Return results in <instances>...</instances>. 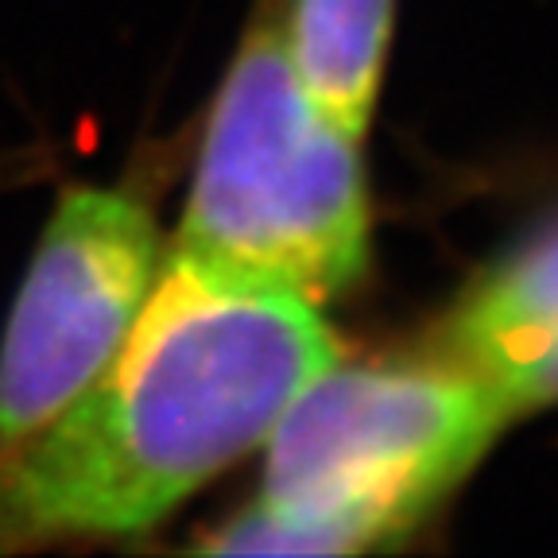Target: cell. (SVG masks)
Returning <instances> with one entry per match:
<instances>
[{"mask_svg": "<svg viewBox=\"0 0 558 558\" xmlns=\"http://www.w3.org/2000/svg\"><path fill=\"white\" fill-rule=\"evenodd\" d=\"M171 253L314 306L368 271L361 140L306 94L276 4L256 12L229 62Z\"/></svg>", "mask_w": 558, "mask_h": 558, "instance_id": "3", "label": "cell"}, {"mask_svg": "<svg viewBox=\"0 0 558 558\" xmlns=\"http://www.w3.org/2000/svg\"><path fill=\"white\" fill-rule=\"evenodd\" d=\"M333 357L323 306L167 248L113 361L0 453V555L159 523L264 446Z\"/></svg>", "mask_w": 558, "mask_h": 558, "instance_id": "1", "label": "cell"}, {"mask_svg": "<svg viewBox=\"0 0 558 558\" xmlns=\"http://www.w3.org/2000/svg\"><path fill=\"white\" fill-rule=\"evenodd\" d=\"M396 0H291L283 12L291 59L314 105L365 140L392 39Z\"/></svg>", "mask_w": 558, "mask_h": 558, "instance_id": "6", "label": "cell"}, {"mask_svg": "<svg viewBox=\"0 0 558 558\" xmlns=\"http://www.w3.org/2000/svg\"><path fill=\"white\" fill-rule=\"evenodd\" d=\"M163 253L136 194H59L0 341V453L51 423L113 361L156 288Z\"/></svg>", "mask_w": 558, "mask_h": 558, "instance_id": "4", "label": "cell"}, {"mask_svg": "<svg viewBox=\"0 0 558 558\" xmlns=\"http://www.w3.org/2000/svg\"><path fill=\"white\" fill-rule=\"evenodd\" d=\"M423 349L485 384L512 418L558 403V226L481 276Z\"/></svg>", "mask_w": 558, "mask_h": 558, "instance_id": "5", "label": "cell"}, {"mask_svg": "<svg viewBox=\"0 0 558 558\" xmlns=\"http://www.w3.org/2000/svg\"><path fill=\"white\" fill-rule=\"evenodd\" d=\"M515 423L458 365L423 349L338 361L295 392L264 438L253 508L202 550L218 555H361L415 532Z\"/></svg>", "mask_w": 558, "mask_h": 558, "instance_id": "2", "label": "cell"}]
</instances>
